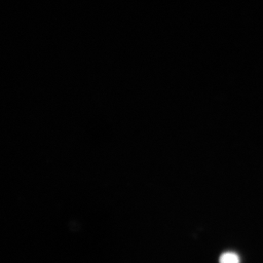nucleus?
<instances>
[{
	"label": "nucleus",
	"mask_w": 263,
	"mask_h": 263,
	"mask_svg": "<svg viewBox=\"0 0 263 263\" xmlns=\"http://www.w3.org/2000/svg\"><path fill=\"white\" fill-rule=\"evenodd\" d=\"M219 263H240V257L233 252H226L221 254L219 258Z\"/></svg>",
	"instance_id": "1"
}]
</instances>
